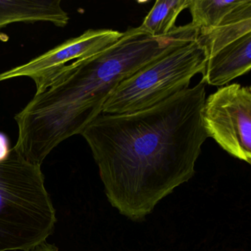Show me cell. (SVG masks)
Segmentation results:
<instances>
[{"label": "cell", "instance_id": "6da1fadb", "mask_svg": "<svg viewBox=\"0 0 251 251\" xmlns=\"http://www.w3.org/2000/svg\"><path fill=\"white\" fill-rule=\"evenodd\" d=\"M205 84L200 82L136 112L101 114L82 132L108 202L140 222L195 174L208 139L202 121Z\"/></svg>", "mask_w": 251, "mask_h": 251}, {"label": "cell", "instance_id": "7a4b0ae2", "mask_svg": "<svg viewBox=\"0 0 251 251\" xmlns=\"http://www.w3.org/2000/svg\"><path fill=\"white\" fill-rule=\"evenodd\" d=\"M42 166L11 148L0 162V251H27L45 242L57 219Z\"/></svg>", "mask_w": 251, "mask_h": 251}, {"label": "cell", "instance_id": "3957f363", "mask_svg": "<svg viewBox=\"0 0 251 251\" xmlns=\"http://www.w3.org/2000/svg\"><path fill=\"white\" fill-rule=\"evenodd\" d=\"M208 57L198 39L172 48L122 82L108 97L102 114H121L151 108L188 89L203 73Z\"/></svg>", "mask_w": 251, "mask_h": 251}, {"label": "cell", "instance_id": "277c9868", "mask_svg": "<svg viewBox=\"0 0 251 251\" xmlns=\"http://www.w3.org/2000/svg\"><path fill=\"white\" fill-rule=\"evenodd\" d=\"M202 121L208 138L231 156L251 164V88L232 83L205 98Z\"/></svg>", "mask_w": 251, "mask_h": 251}, {"label": "cell", "instance_id": "5b68a950", "mask_svg": "<svg viewBox=\"0 0 251 251\" xmlns=\"http://www.w3.org/2000/svg\"><path fill=\"white\" fill-rule=\"evenodd\" d=\"M123 32L111 29H89L23 65L0 73V82L25 77L36 84V94L46 90L70 65L89 58L114 45Z\"/></svg>", "mask_w": 251, "mask_h": 251}, {"label": "cell", "instance_id": "8992f818", "mask_svg": "<svg viewBox=\"0 0 251 251\" xmlns=\"http://www.w3.org/2000/svg\"><path fill=\"white\" fill-rule=\"evenodd\" d=\"M251 69V33L242 36L208 58L201 81L223 86Z\"/></svg>", "mask_w": 251, "mask_h": 251}, {"label": "cell", "instance_id": "52a82bcc", "mask_svg": "<svg viewBox=\"0 0 251 251\" xmlns=\"http://www.w3.org/2000/svg\"><path fill=\"white\" fill-rule=\"evenodd\" d=\"M69 20L61 0H0V28L13 23L36 22L64 27Z\"/></svg>", "mask_w": 251, "mask_h": 251}, {"label": "cell", "instance_id": "ba28073f", "mask_svg": "<svg viewBox=\"0 0 251 251\" xmlns=\"http://www.w3.org/2000/svg\"><path fill=\"white\" fill-rule=\"evenodd\" d=\"M251 33V1L245 0L214 28L199 32L198 40L208 59L227 45Z\"/></svg>", "mask_w": 251, "mask_h": 251}, {"label": "cell", "instance_id": "9c48e42d", "mask_svg": "<svg viewBox=\"0 0 251 251\" xmlns=\"http://www.w3.org/2000/svg\"><path fill=\"white\" fill-rule=\"evenodd\" d=\"M189 2L190 0H157L139 27L153 37L165 36L176 27L177 17L188 8Z\"/></svg>", "mask_w": 251, "mask_h": 251}, {"label": "cell", "instance_id": "30bf717a", "mask_svg": "<svg viewBox=\"0 0 251 251\" xmlns=\"http://www.w3.org/2000/svg\"><path fill=\"white\" fill-rule=\"evenodd\" d=\"M244 2L245 0H190L188 7L192 16L190 24L199 32L214 28Z\"/></svg>", "mask_w": 251, "mask_h": 251}, {"label": "cell", "instance_id": "8fae6325", "mask_svg": "<svg viewBox=\"0 0 251 251\" xmlns=\"http://www.w3.org/2000/svg\"><path fill=\"white\" fill-rule=\"evenodd\" d=\"M10 152L11 148L9 139L5 133L0 132V162L5 161L8 158Z\"/></svg>", "mask_w": 251, "mask_h": 251}, {"label": "cell", "instance_id": "7c38bea8", "mask_svg": "<svg viewBox=\"0 0 251 251\" xmlns=\"http://www.w3.org/2000/svg\"><path fill=\"white\" fill-rule=\"evenodd\" d=\"M27 251H59L58 248L52 244L48 243L46 241L39 244Z\"/></svg>", "mask_w": 251, "mask_h": 251}]
</instances>
